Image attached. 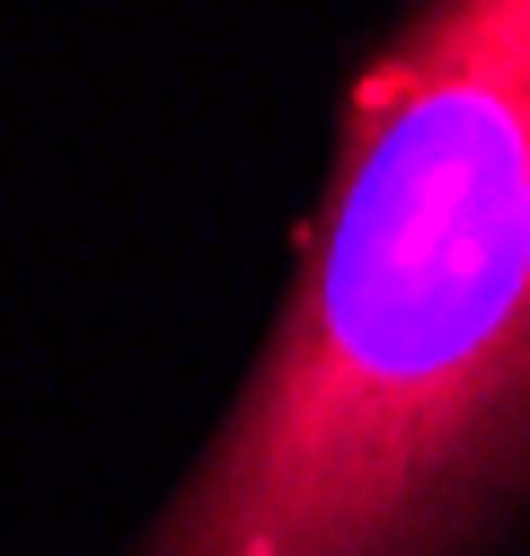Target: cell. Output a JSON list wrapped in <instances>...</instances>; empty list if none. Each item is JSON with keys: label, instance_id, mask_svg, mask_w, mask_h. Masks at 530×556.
I'll return each mask as SVG.
<instances>
[{"label": "cell", "instance_id": "1", "mask_svg": "<svg viewBox=\"0 0 530 556\" xmlns=\"http://www.w3.org/2000/svg\"><path fill=\"white\" fill-rule=\"evenodd\" d=\"M530 539V0H425L354 89L256 371L124 556Z\"/></svg>", "mask_w": 530, "mask_h": 556}]
</instances>
